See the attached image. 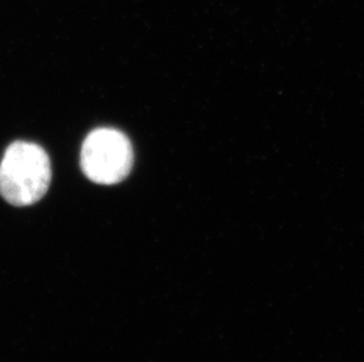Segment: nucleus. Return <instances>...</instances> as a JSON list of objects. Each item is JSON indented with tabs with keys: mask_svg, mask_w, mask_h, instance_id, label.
<instances>
[{
	"mask_svg": "<svg viewBox=\"0 0 364 362\" xmlns=\"http://www.w3.org/2000/svg\"><path fill=\"white\" fill-rule=\"evenodd\" d=\"M80 164L84 175L93 182L118 184L132 168V145L121 131L97 128L82 143Z\"/></svg>",
	"mask_w": 364,
	"mask_h": 362,
	"instance_id": "nucleus-2",
	"label": "nucleus"
},
{
	"mask_svg": "<svg viewBox=\"0 0 364 362\" xmlns=\"http://www.w3.org/2000/svg\"><path fill=\"white\" fill-rule=\"evenodd\" d=\"M51 177L48 153L39 145L16 141L0 164V194L11 205H33L46 194Z\"/></svg>",
	"mask_w": 364,
	"mask_h": 362,
	"instance_id": "nucleus-1",
	"label": "nucleus"
}]
</instances>
